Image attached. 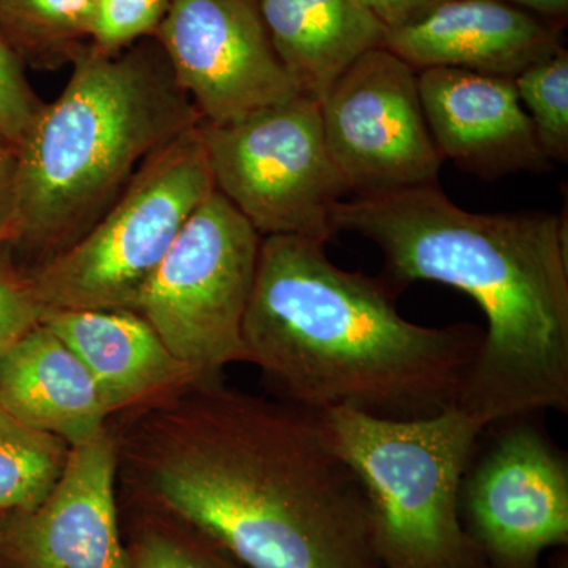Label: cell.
<instances>
[{"instance_id":"d6986e66","label":"cell","mask_w":568,"mask_h":568,"mask_svg":"<svg viewBox=\"0 0 568 568\" xmlns=\"http://www.w3.org/2000/svg\"><path fill=\"white\" fill-rule=\"evenodd\" d=\"M129 568H246L189 523L119 497Z\"/></svg>"},{"instance_id":"83f0119b","label":"cell","mask_w":568,"mask_h":568,"mask_svg":"<svg viewBox=\"0 0 568 568\" xmlns=\"http://www.w3.org/2000/svg\"><path fill=\"white\" fill-rule=\"evenodd\" d=\"M10 151H14V149L11 148V145L7 144V142L3 141L2 138H0V156H2L3 153L10 152Z\"/></svg>"},{"instance_id":"6da1fadb","label":"cell","mask_w":568,"mask_h":568,"mask_svg":"<svg viewBox=\"0 0 568 568\" xmlns=\"http://www.w3.org/2000/svg\"><path fill=\"white\" fill-rule=\"evenodd\" d=\"M108 424L119 497L189 523L246 568H383L364 489L316 414L219 379Z\"/></svg>"},{"instance_id":"8992f818","label":"cell","mask_w":568,"mask_h":568,"mask_svg":"<svg viewBox=\"0 0 568 568\" xmlns=\"http://www.w3.org/2000/svg\"><path fill=\"white\" fill-rule=\"evenodd\" d=\"M200 125L149 156L88 233L29 268L44 310L138 312L175 239L215 190Z\"/></svg>"},{"instance_id":"ac0fdd59","label":"cell","mask_w":568,"mask_h":568,"mask_svg":"<svg viewBox=\"0 0 568 568\" xmlns=\"http://www.w3.org/2000/svg\"><path fill=\"white\" fill-rule=\"evenodd\" d=\"M97 0H0V33L22 63L58 69L91 44Z\"/></svg>"},{"instance_id":"9c48e42d","label":"cell","mask_w":568,"mask_h":568,"mask_svg":"<svg viewBox=\"0 0 568 568\" xmlns=\"http://www.w3.org/2000/svg\"><path fill=\"white\" fill-rule=\"evenodd\" d=\"M320 111L328 152L355 197L436 185L444 159L426 125L417 70L394 52L381 47L358 58Z\"/></svg>"},{"instance_id":"f1b7e54d","label":"cell","mask_w":568,"mask_h":568,"mask_svg":"<svg viewBox=\"0 0 568 568\" xmlns=\"http://www.w3.org/2000/svg\"><path fill=\"white\" fill-rule=\"evenodd\" d=\"M481 568H493V567H489V566H487V564H485V566L481 567Z\"/></svg>"},{"instance_id":"30bf717a","label":"cell","mask_w":568,"mask_h":568,"mask_svg":"<svg viewBox=\"0 0 568 568\" xmlns=\"http://www.w3.org/2000/svg\"><path fill=\"white\" fill-rule=\"evenodd\" d=\"M204 123H227L302 95L257 0H171L155 37Z\"/></svg>"},{"instance_id":"5b68a950","label":"cell","mask_w":568,"mask_h":568,"mask_svg":"<svg viewBox=\"0 0 568 568\" xmlns=\"http://www.w3.org/2000/svg\"><path fill=\"white\" fill-rule=\"evenodd\" d=\"M328 444L364 489L383 568H481L459 497L484 432L457 405L435 416L384 418L338 407L316 414Z\"/></svg>"},{"instance_id":"277c9868","label":"cell","mask_w":568,"mask_h":568,"mask_svg":"<svg viewBox=\"0 0 568 568\" xmlns=\"http://www.w3.org/2000/svg\"><path fill=\"white\" fill-rule=\"evenodd\" d=\"M71 65L14 148L10 246L33 267L88 233L149 156L203 122L155 39L115 54L88 44Z\"/></svg>"},{"instance_id":"3957f363","label":"cell","mask_w":568,"mask_h":568,"mask_svg":"<svg viewBox=\"0 0 568 568\" xmlns=\"http://www.w3.org/2000/svg\"><path fill=\"white\" fill-rule=\"evenodd\" d=\"M324 245L298 235L261 241L242 325L245 364L313 414L347 407L405 420L457 405L484 331L410 323L386 278L336 267Z\"/></svg>"},{"instance_id":"52a82bcc","label":"cell","mask_w":568,"mask_h":568,"mask_svg":"<svg viewBox=\"0 0 568 568\" xmlns=\"http://www.w3.org/2000/svg\"><path fill=\"white\" fill-rule=\"evenodd\" d=\"M216 192L261 237H334L347 186L325 142L320 102L297 95L227 123L200 125Z\"/></svg>"},{"instance_id":"d4e9b609","label":"cell","mask_w":568,"mask_h":568,"mask_svg":"<svg viewBox=\"0 0 568 568\" xmlns=\"http://www.w3.org/2000/svg\"><path fill=\"white\" fill-rule=\"evenodd\" d=\"M375 17L387 32L413 24L446 0H355Z\"/></svg>"},{"instance_id":"8fae6325","label":"cell","mask_w":568,"mask_h":568,"mask_svg":"<svg viewBox=\"0 0 568 568\" xmlns=\"http://www.w3.org/2000/svg\"><path fill=\"white\" fill-rule=\"evenodd\" d=\"M459 508L487 566L538 568L568 544L566 459L532 426H511L465 476Z\"/></svg>"},{"instance_id":"e0dca14e","label":"cell","mask_w":568,"mask_h":568,"mask_svg":"<svg viewBox=\"0 0 568 568\" xmlns=\"http://www.w3.org/2000/svg\"><path fill=\"white\" fill-rule=\"evenodd\" d=\"M261 18L298 92L317 100L387 29L355 0H257Z\"/></svg>"},{"instance_id":"2e32d148","label":"cell","mask_w":568,"mask_h":568,"mask_svg":"<svg viewBox=\"0 0 568 568\" xmlns=\"http://www.w3.org/2000/svg\"><path fill=\"white\" fill-rule=\"evenodd\" d=\"M0 398L26 424L70 447L111 418L81 358L41 321L0 357Z\"/></svg>"},{"instance_id":"5bb4252c","label":"cell","mask_w":568,"mask_h":568,"mask_svg":"<svg viewBox=\"0 0 568 568\" xmlns=\"http://www.w3.org/2000/svg\"><path fill=\"white\" fill-rule=\"evenodd\" d=\"M383 48L413 69H459L515 78L562 48L556 26L504 0H446L387 32Z\"/></svg>"},{"instance_id":"484cf974","label":"cell","mask_w":568,"mask_h":568,"mask_svg":"<svg viewBox=\"0 0 568 568\" xmlns=\"http://www.w3.org/2000/svg\"><path fill=\"white\" fill-rule=\"evenodd\" d=\"M14 222V151L0 156V248L10 246Z\"/></svg>"},{"instance_id":"4316f807","label":"cell","mask_w":568,"mask_h":568,"mask_svg":"<svg viewBox=\"0 0 568 568\" xmlns=\"http://www.w3.org/2000/svg\"><path fill=\"white\" fill-rule=\"evenodd\" d=\"M504 2L525 11H537L555 20H562V18L566 20L568 14V0H504Z\"/></svg>"},{"instance_id":"cb8c5ba5","label":"cell","mask_w":568,"mask_h":568,"mask_svg":"<svg viewBox=\"0 0 568 568\" xmlns=\"http://www.w3.org/2000/svg\"><path fill=\"white\" fill-rule=\"evenodd\" d=\"M6 248H0V357L40 324L44 313L28 271L18 267Z\"/></svg>"},{"instance_id":"ffe728a7","label":"cell","mask_w":568,"mask_h":568,"mask_svg":"<svg viewBox=\"0 0 568 568\" xmlns=\"http://www.w3.org/2000/svg\"><path fill=\"white\" fill-rule=\"evenodd\" d=\"M70 446L21 420L0 398V511L39 504L61 476Z\"/></svg>"},{"instance_id":"f546056e","label":"cell","mask_w":568,"mask_h":568,"mask_svg":"<svg viewBox=\"0 0 568 568\" xmlns=\"http://www.w3.org/2000/svg\"><path fill=\"white\" fill-rule=\"evenodd\" d=\"M0 568H3L2 566H0Z\"/></svg>"},{"instance_id":"7c38bea8","label":"cell","mask_w":568,"mask_h":568,"mask_svg":"<svg viewBox=\"0 0 568 568\" xmlns=\"http://www.w3.org/2000/svg\"><path fill=\"white\" fill-rule=\"evenodd\" d=\"M0 566L129 568L110 424L70 447L61 476L39 504L0 511Z\"/></svg>"},{"instance_id":"44dd1931","label":"cell","mask_w":568,"mask_h":568,"mask_svg":"<svg viewBox=\"0 0 568 568\" xmlns=\"http://www.w3.org/2000/svg\"><path fill=\"white\" fill-rule=\"evenodd\" d=\"M538 142L552 162L568 160V52L560 48L514 78Z\"/></svg>"},{"instance_id":"ba28073f","label":"cell","mask_w":568,"mask_h":568,"mask_svg":"<svg viewBox=\"0 0 568 568\" xmlns=\"http://www.w3.org/2000/svg\"><path fill=\"white\" fill-rule=\"evenodd\" d=\"M261 241L248 220L213 190L142 294L138 315L200 381L223 379L227 365L245 362L242 325Z\"/></svg>"},{"instance_id":"7a4b0ae2","label":"cell","mask_w":568,"mask_h":568,"mask_svg":"<svg viewBox=\"0 0 568 568\" xmlns=\"http://www.w3.org/2000/svg\"><path fill=\"white\" fill-rule=\"evenodd\" d=\"M335 234L368 239L392 287L446 284L487 320L457 406L481 428L568 407L567 224L549 212L477 213L439 185L336 204Z\"/></svg>"},{"instance_id":"603a6c76","label":"cell","mask_w":568,"mask_h":568,"mask_svg":"<svg viewBox=\"0 0 568 568\" xmlns=\"http://www.w3.org/2000/svg\"><path fill=\"white\" fill-rule=\"evenodd\" d=\"M43 104L26 78L21 59L0 33V138L17 148Z\"/></svg>"},{"instance_id":"7402d4cb","label":"cell","mask_w":568,"mask_h":568,"mask_svg":"<svg viewBox=\"0 0 568 568\" xmlns=\"http://www.w3.org/2000/svg\"><path fill=\"white\" fill-rule=\"evenodd\" d=\"M171 0H97L91 47L104 54L153 39Z\"/></svg>"},{"instance_id":"4fadbf2b","label":"cell","mask_w":568,"mask_h":568,"mask_svg":"<svg viewBox=\"0 0 568 568\" xmlns=\"http://www.w3.org/2000/svg\"><path fill=\"white\" fill-rule=\"evenodd\" d=\"M417 81L426 125L444 160L485 181L551 170L514 78L425 69Z\"/></svg>"},{"instance_id":"9a60e30c","label":"cell","mask_w":568,"mask_h":568,"mask_svg":"<svg viewBox=\"0 0 568 568\" xmlns=\"http://www.w3.org/2000/svg\"><path fill=\"white\" fill-rule=\"evenodd\" d=\"M41 323L81 358L111 417L200 381L138 313L44 310Z\"/></svg>"}]
</instances>
